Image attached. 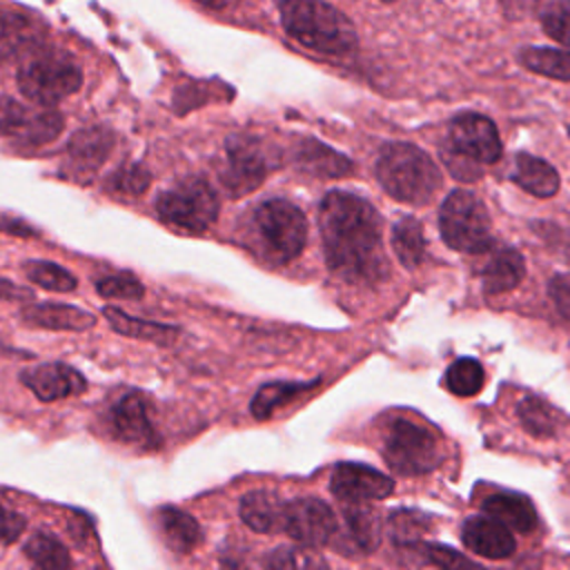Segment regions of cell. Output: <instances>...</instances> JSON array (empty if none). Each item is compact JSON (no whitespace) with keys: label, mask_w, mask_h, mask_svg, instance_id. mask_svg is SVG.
Wrapping results in <instances>:
<instances>
[{"label":"cell","mask_w":570,"mask_h":570,"mask_svg":"<svg viewBox=\"0 0 570 570\" xmlns=\"http://www.w3.org/2000/svg\"><path fill=\"white\" fill-rule=\"evenodd\" d=\"M318 227L327 265L345 281L376 283L387 276L383 223L376 209L350 191L325 194Z\"/></svg>","instance_id":"6da1fadb"},{"label":"cell","mask_w":570,"mask_h":570,"mask_svg":"<svg viewBox=\"0 0 570 570\" xmlns=\"http://www.w3.org/2000/svg\"><path fill=\"white\" fill-rule=\"evenodd\" d=\"M278 9L285 31L312 51L345 56L356 47L352 20L327 2L289 0L281 2Z\"/></svg>","instance_id":"7a4b0ae2"},{"label":"cell","mask_w":570,"mask_h":570,"mask_svg":"<svg viewBox=\"0 0 570 570\" xmlns=\"http://www.w3.org/2000/svg\"><path fill=\"white\" fill-rule=\"evenodd\" d=\"M376 178L392 198L410 205H425L441 187L434 160L410 142H390L381 149Z\"/></svg>","instance_id":"3957f363"},{"label":"cell","mask_w":570,"mask_h":570,"mask_svg":"<svg viewBox=\"0 0 570 570\" xmlns=\"http://www.w3.org/2000/svg\"><path fill=\"white\" fill-rule=\"evenodd\" d=\"M254 229L261 249L274 263L296 258L307 240V220L303 212L283 198H272L256 207Z\"/></svg>","instance_id":"277c9868"},{"label":"cell","mask_w":570,"mask_h":570,"mask_svg":"<svg viewBox=\"0 0 570 570\" xmlns=\"http://www.w3.org/2000/svg\"><path fill=\"white\" fill-rule=\"evenodd\" d=\"M439 227L443 240L459 252L479 254L492 245V223L485 205L465 189L448 194L441 205Z\"/></svg>","instance_id":"5b68a950"},{"label":"cell","mask_w":570,"mask_h":570,"mask_svg":"<svg viewBox=\"0 0 570 570\" xmlns=\"http://www.w3.org/2000/svg\"><path fill=\"white\" fill-rule=\"evenodd\" d=\"M82 85L80 67L65 53H40L29 58L18 71L20 91L45 107L76 94Z\"/></svg>","instance_id":"8992f818"},{"label":"cell","mask_w":570,"mask_h":570,"mask_svg":"<svg viewBox=\"0 0 570 570\" xmlns=\"http://www.w3.org/2000/svg\"><path fill=\"white\" fill-rule=\"evenodd\" d=\"M158 216L185 232H205L218 216V196L205 178H183L156 198Z\"/></svg>","instance_id":"52a82bcc"},{"label":"cell","mask_w":570,"mask_h":570,"mask_svg":"<svg viewBox=\"0 0 570 570\" xmlns=\"http://www.w3.org/2000/svg\"><path fill=\"white\" fill-rule=\"evenodd\" d=\"M383 454L387 465L405 476L425 474L441 463V445L436 436L407 419H396L390 425Z\"/></svg>","instance_id":"ba28073f"},{"label":"cell","mask_w":570,"mask_h":570,"mask_svg":"<svg viewBox=\"0 0 570 570\" xmlns=\"http://www.w3.org/2000/svg\"><path fill=\"white\" fill-rule=\"evenodd\" d=\"M62 131V116L56 109H29L16 98H0V134L24 145L51 142Z\"/></svg>","instance_id":"9c48e42d"},{"label":"cell","mask_w":570,"mask_h":570,"mask_svg":"<svg viewBox=\"0 0 570 570\" xmlns=\"http://www.w3.org/2000/svg\"><path fill=\"white\" fill-rule=\"evenodd\" d=\"M336 517L327 503L321 499L303 497L285 503V519L283 532L294 541L303 543L305 548L323 546L332 541L336 532Z\"/></svg>","instance_id":"30bf717a"},{"label":"cell","mask_w":570,"mask_h":570,"mask_svg":"<svg viewBox=\"0 0 570 570\" xmlns=\"http://www.w3.org/2000/svg\"><path fill=\"white\" fill-rule=\"evenodd\" d=\"M450 147L472 163H497L501 138L494 122L481 114H461L450 122Z\"/></svg>","instance_id":"8fae6325"},{"label":"cell","mask_w":570,"mask_h":570,"mask_svg":"<svg viewBox=\"0 0 570 570\" xmlns=\"http://www.w3.org/2000/svg\"><path fill=\"white\" fill-rule=\"evenodd\" d=\"M269 165L254 138L236 136L227 140V158L220 171V180L229 194L240 196L263 183Z\"/></svg>","instance_id":"7c38bea8"},{"label":"cell","mask_w":570,"mask_h":570,"mask_svg":"<svg viewBox=\"0 0 570 570\" xmlns=\"http://www.w3.org/2000/svg\"><path fill=\"white\" fill-rule=\"evenodd\" d=\"M392 488L394 481L387 474L361 463H338L330 479V490L347 505H363L365 501L383 499Z\"/></svg>","instance_id":"4fadbf2b"},{"label":"cell","mask_w":570,"mask_h":570,"mask_svg":"<svg viewBox=\"0 0 570 570\" xmlns=\"http://www.w3.org/2000/svg\"><path fill=\"white\" fill-rule=\"evenodd\" d=\"M379 543V521L370 508L345 505L343 521L336 525L332 546L347 557H361L376 548Z\"/></svg>","instance_id":"5bb4252c"},{"label":"cell","mask_w":570,"mask_h":570,"mask_svg":"<svg viewBox=\"0 0 570 570\" xmlns=\"http://www.w3.org/2000/svg\"><path fill=\"white\" fill-rule=\"evenodd\" d=\"M109 423H111L114 434L125 443H134V445H154L156 443L147 403L138 392L122 394L111 405Z\"/></svg>","instance_id":"9a60e30c"},{"label":"cell","mask_w":570,"mask_h":570,"mask_svg":"<svg viewBox=\"0 0 570 570\" xmlns=\"http://www.w3.org/2000/svg\"><path fill=\"white\" fill-rule=\"evenodd\" d=\"M22 383L40 401H58L65 396L80 394L87 387V381L73 367L65 363H42L22 372Z\"/></svg>","instance_id":"2e32d148"},{"label":"cell","mask_w":570,"mask_h":570,"mask_svg":"<svg viewBox=\"0 0 570 570\" xmlns=\"http://www.w3.org/2000/svg\"><path fill=\"white\" fill-rule=\"evenodd\" d=\"M114 136L105 127H87L71 136L67 145V165L71 176H91L107 160Z\"/></svg>","instance_id":"e0dca14e"},{"label":"cell","mask_w":570,"mask_h":570,"mask_svg":"<svg viewBox=\"0 0 570 570\" xmlns=\"http://www.w3.org/2000/svg\"><path fill=\"white\" fill-rule=\"evenodd\" d=\"M463 543L479 557L505 559L514 552L512 532L490 517H472L461 530Z\"/></svg>","instance_id":"ac0fdd59"},{"label":"cell","mask_w":570,"mask_h":570,"mask_svg":"<svg viewBox=\"0 0 570 570\" xmlns=\"http://www.w3.org/2000/svg\"><path fill=\"white\" fill-rule=\"evenodd\" d=\"M20 318L36 327L67 332H82L94 327L96 323V318L89 312L65 303H31L20 309Z\"/></svg>","instance_id":"d6986e66"},{"label":"cell","mask_w":570,"mask_h":570,"mask_svg":"<svg viewBox=\"0 0 570 570\" xmlns=\"http://www.w3.org/2000/svg\"><path fill=\"white\" fill-rule=\"evenodd\" d=\"M525 274L523 256L512 247L494 249L481 267V281L485 294H503L521 283Z\"/></svg>","instance_id":"ffe728a7"},{"label":"cell","mask_w":570,"mask_h":570,"mask_svg":"<svg viewBox=\"0 0 570 570\" xmlns=\"http://www.w3.org/2000/svg\"><path fill=\"white\" fill-rule=\"evenodd\" d=\"M240 519L256 532H283L285 501L269 490H254L240 499Z\"/></svg>","instance_id":"44dd1931"},{"label":"cell","mask_w":570,"mask_h":570,"mask_svg":"<svg viewBox=\"0 0 570 570\" xmlns=\"http://www.w3.org/2000/svg\"><path fill=\"white\" fill-rule=\"evenodd\" d=\"M485 517L499 521L508 530L530 532L537 525V512L528 497L514 492H499L485 499L483 503Z\"/></svg>","instance_id":"7402d4cb"},{"label":"cell","mask_w":570,"mask_h":570,"mask_svg":"<svg viewBox=\"0 0 570 570\" xmlns=\"http://www.w3.org/2000/svg\"><path fill=\"white\" fill-rule=\"evenodd\" d=\"M512 180L519 187H523L528 194L539 196V198H550L559 189V176H557L554 167L537 156H530V154H519L514 158Z\"/></svg>","instance_id":"603a6c76"},{"label":"cell","mask_w":570,"mask_h":570,"mask_svg":"<svg viewBox=\"0 0 570 570\" xmlns=\"http://www.w3.org/2000/svg\"><path fill=\"white\" fill-rule=\"evenodd\" d=\"M158 523L165 541L176 552H191L200 541L198 521L178 508H163L158 512Z\"/></svg>","instance_id":"cb8c5ba5"},{"label":"cell","mask_w":570,"mask_h":570,"mask_svg":"<svg viewBox=\"0 0 570 570\" xmlns=\"http://www.w3.org/2000/svg\"><path fill=\"white\" fill-rule=\"evenodd\" d=\"M105 318L109 321V325L125 336L138 338V341H151V343H171L178 334L176 327L171 325H163V323H151V321H140L118 307H105L102 309Z\"/></svg>","instance_id":"d4e9b609"},{"label":"cell","mask_w":570,"mask_h":570,"mask_svg":"<svg viewBox=\"0 0 570 570\" xmlns=\"http://www.w3.org/2000/svg\"><path fill=\"white\" fill-rule=\"evenodd\" d=\"M40 40L38 22L18 11H0V56L18 53Z\"/></svg>","instance_id":"484cf974"},{"label":"cell","mask_w":570,"mask_h":570,"mask_svg":"<svg viewBox=\"0 0 570 570\" xmlns=\"http://www.w3.org/2000/svg\"><path fill=\"white\" fill-rule=\"evenodd\" d=\"M392 249L403 267L414 269L425 256L423 227L414 216H401L392 227Z\"/></svg>","instance_id":"4316f807"},{"label":"cell","mask_w":570,"mask_h":570,"mask_svg":"<svg viewBox=\"0 0 570 570\" xmlns=\"http://www.w3.org/2000/svg\"><path fill=\"white\" fill-rule=\"evenodd\" d=\"M519 60L534 73L570 82V49L552 47H528L521 49Z\"/></svg>","instance_id":"83f0119b"},{"label":"cell","mask_w":570,"mask_h":570,"mask_svg":"<svg viewBox=\"0 0 570 570\" xmlns=\"http://www.w3.org/2000/svg\"><path fill=\"white\" fill-rule=\"evenodd\" d=\"M24 552H27L33 570H73L67 548L56 537H51L47 532L33 534L27 541Z\"/></svg>","instance_id":"f1b7e54d"},{"label":"cell","mask_w":570,"mask_h":570,"mask_svg":"<svg viewBox=\"0 0 570 570\" xmlns=\"http://www.w3.org/2000/svg\"><path fill=\"white\" fill-rule=\"evenodd\" d=\"M263 570H330L325 559L305 546H281L265 557Z\"/></svg>","instance_id":"f546056e"},{"label":"cell","mask_w":570,"mask_h":570,"mask_svg":"<svg viewBox=\"0 0 570 570\" xmlns=\"http://www.w3.org/2000/svg\"><path fill=\"white\" fill-rule=\"evenodd\" d=\"M517 414L521 419V425L534 436H550L559 425V412L539 396H525L519 403Z\"/></svg>","instance_id":"4dcf8cb0"},{"label":"cell","mask_w":570,"mask_h":570,"mask_svg":"<svg viewBox=\"0 0 570 570\" xmlns=\"http://www.w3.org/2000/svg\"><path fill=\"white\" fill-rule=\"evenodd\" d=\"M314 387V383H269L263 385L256 396L252 399V414L256 419H267L274 410L287 405L298 394Z\"/></svg>","instance_id":"1f68e13d"},{"label":"cell","mask_w":570,"mask_h":570,"mask_svg":"<svg viewBox=\"0 0 570 570\" xmlns=\"http://www.w3.org/2000/svg\"><path fill=\"white\" fill-rule=\"evenodd\" d=\"M298 165L318 176H338V174L350 171V167H352L347 163V158L338 156L336 151L323 147L316 140H307L303 145V149L298 154Z\"/></svg>","instance_id":"d6a6232c"},{"label":"cell","mask_w":570,"mask_h":570,"mask_svg":"<svg viewBox=\"0 0 570 570\" xmlns=\"http://www.w3.org/2000/svg\"><path fill=\"white\" fill-rule=\"evenodd\" d=\"M485 383V372L476 358H456L445 372V385L456 396H474Z\"/></svg>","instance_id":"836d02e7"},{"label":"cell","mask_w":570,"mask_h":570,"mask_svg":"<svg viewBox=\"0 0 570 570\" xmlns=\"http://www.w3.org/2000/svg\"><path fill=\"white\" fill-rule=\"evenodd\" d=\"M24 274L31 283L45 287V289H53V292H73L78 287L76 276L65 269L58 263L51 261H27L24 263Z\"/></svg>","instance_id":"e575fe53"},{"label":"cell","mask_w":570,"mask_h":570,"mask_svg":"<svg viewBox=\"0 0 570 570\" xmlns=\"http://www.w3.org/2000/svg\"><path fill=\"white\" fill-rule=\"evenodd\" d=\"M107 187L118 196H140L149 187V171L142 165H122L109 176Z\"/></svg>","instance_id":"d590c367"},{"label":"cell","mask_w":570,"mask_h":570,"mask_svg":"<svg viewBox=\"0 0 570 570\" xmlns=\"http://www.w3.org/2000/svg\"><path fill=\"white\" fill-rule=\"evenodd\" d=\"M541 27L552 40L570 47V0L548 2L541 9Z\"/></svg>","instance_id":"8d00e7d4"},{"label":"cell","mask_w":570,"mask_h":570,"mask_svg":"<svg viewBox=\"0 0 570 570\" xmlns=\"http://www.w3.org/2000/svg\"><path fill=\"white\" fill-rule=\"evenodd\" d=\"M96 289L102 298H118V301H136L145 294L142 283L131 276V274H111V276H102L96 281Z\"/></svg>","instance_id":"74e56055"},{"label":"cell","mask_w":570,"mask_h":570,"mask_svg":"<svg viewBox=\"0 0 570 570\" xmlns=\"http://www.w3.org/2000/svg\"><path fill=\"white\" fill-rule=\"evenodd\" d=\"M425 557L439 570H483L479 563H472L461 552H456L452 548H445V546H439V543L425 546Z\"/></svg>","instance_id":"f35d334b"},{"label":"cell","mask_w":570,"mask_h":570,"mask_svg":"<svg viewBox=\"0 0 570 570\" xmlns=\"http://www.w3.org/2000/svg\"><path fill=\"white\" fill-rule=\"evenodd\" d=\"M390 530L396 541H414L428 530V519L419 512H396L390 519Z\"/></svg>","instance_id":"ab89813d"},{"label":"cell","mask_w":570,"mask_h":570,"mask_svg":"<svg viewBox=\"0 0 570 570\" xmlns=\"http://www.w3.org/2000/svg\"><path fill=\"white\" fill-rule=\"evenodd\" d=\"M24 530V517L0 503V543H13Z\"/></svg>","instance_id":"60d3db41"},{"label":"cell","mask_w":570,"mask_h":570,"mask_svg":"<svg viewBox=\"0 0 570 570\" xmlns=\"http://www.w3.org/2000/svg\"><path fill=\"white\" fill-rule=\"evenodd\" d=\"M550 298L554 301L557 312L570 323V276H554L550 281Z\"/></svg>","instance_id":"b9f144b4"},{"label":"cell","mask_w":570,"mask_h":570,"mask_svg":"<svg viewBox=\"0 0 570 570\" xmlns=\"http://www.w3.org/2000/svg\"><path fill=\"white\" fill-rule=\"evenodd\" d=\"M31 296H33L31 289L18 287L11 281L0 276V301H18L20 303V301H31Z\"/></svg>","instance_id":"7bdbcfd3"},{"label":"cell","mask_w":570,"mask_h":570,"mask_svg":"<svg viewBox=\"0 0 570 570\" xmlns=\"http://www.w3.org/2000/svg\"><path fill=\"white\" fill-rule=\"evenodd\" d=\"M0 229H4L9 234H20V236H31L33 234V229L29 225H24L22 220L4 218V216H0Z\"/></svg>","instance_id":"ee69618b"}]
</instances>
